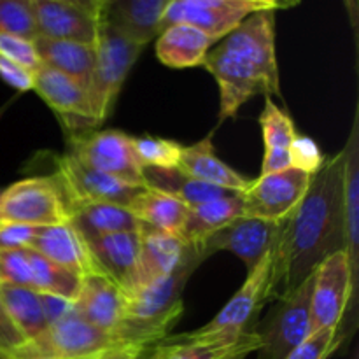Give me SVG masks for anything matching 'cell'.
Segmentation results:
<instances>
[{"label": "cell", "instance_id": "1", "mask_svg": "<svg viewBox=\"0 0 359 359\" xmlns=\"http://www.w3.org/2000/svg\"><path fill=\"white\" fill-rule=\"evenodd\" d=\"M344 161V149L326 158L302 202L283 221L272 249L269 302L297 290L328 256L346 251Z\"/></svg>", "mask_w": 359, "mask_h": 359}, {"label": "cell", "instance_id": "2", "mask_svg": "<svg viewBox=\"0 0 359 359\" xmlns=\"http://www.w3.org/2000/svg\"><path fill=\"white\" fill-rule=\"evenodd\" d=\"M203 262L198 249L174 273L146 284L128 294L126 319L119 337L130 346L149 347L163 340L182 312V290L186 279Z\"/></svg>", "mask_w": 359, "mask_h": 359}, {"label": "cell", "instance_id": "3", "mask_svg": "<svg viewBox=\"0 0 359 359\" xmlns=\"http://www.w3.org/2000/svg\"><path fill=\"white\" fill-rule=\"evenodd\" d=\"M126 346L130 344L95 328L72 311L55 325L48 326L37 339L25 344L11 359H88Z\"/></svg>", "mask_w": 359, "mask_h": 359}, {"label": "cell", "instance_id": "4", "mask_svg": "<svg viewBox=\"0 0 359 359\" xmlns=\"http://www.w3.org/2000/svg\"><path fill=\"white\" fill-rule=\"evenodd\" d=\"M0 223L44 228L69 223V207L55 175L28 177L11 184L0 198Z\"/></svg>", "mask_w": 359, "mask_h": 359}, {"label": "cell", "instance_id": "5", "mask_svg": "<svg viewBox=\"0 0 359 359\" xmlns=\"http://www.w3.org/2000/svg\"><path fill=\"white\" fill-rule=\"evenodd\" d=\"M293 4L277 0H170L161 20V30L184 23L219 42L242 21L259 11H277Z\"/></svg>", "mask_w": 359, "mask_h": 359}, {"label": "cell", "instance_id": "6", "mask_svg": "<svg viewBox=\"0 0 359 359\" xmlns=\"http://www.w3.org/2000/svg\"><path fill=\"white\" fill-rule=\"evenodd\" d=\"M311 293L312 276L280 297L262 326L255 328L259 339L258 359H286L311 335Z\"/></svg>", "mask_w": 359, "mask_h": 359}, {"label": "cell", "instance_id": "7", "mask_svg": "<svg viewBox=\"0 0 359 359\" xmlns=\"http://www.w3.org/2000/svg\"><path fill=\"white\" fill-rule=\"evenodd\" d=\"M97 63L88 86L95 123H102L111 116L126 76L142 53V46L126 41L114 30L100 25L97 39Z\"/></svg>", "mask_w": 359, "mask_h": 359}, {"label": "cell", "instance_id": "8", "mask_svg": "<svg viewBox=\"0 0 359 359\" xmlns=\"http://www.w3.org/2000/svg\"><path fill=\"white\" fill-rule=\"evenodd\" d=\"M133 137L119 130H97L70 139V154L86 167L111 177L146 188L144 167L132 144Z\"/></svg>", "mask_w": 359, "mask_h": 359}, {"label": "cell", "instance_id": "9", "mask_svg": "<svg viewBox=\"0 0 359 359\" xmlns=\"http://www.w3.org/2000/svg\"><path fill=\"white\" fill-rule=\"evenodd\" d=\"M356 293L347 252L328 256L312 273L311 335L325 328H340L347 309L356 304Z\"/></svg>", "mask_w": 359, "mask_h": 359}, {"label": "cell", "instance_id": "10", "mask_svg": "<svg viewBox=\"0 0 359 359\" xmlns=\"http://www.w3.org/2000/svg\"><path fill=\"white\" fill-rule=\"evenodd\" d=\"M272 272V251L263 256L262 262L249 270L241 290L221 309L219 314L191 335L203 339H237L252 330L256 316L269 302V283Z\"/></svg>", "mask_w": 359, "mask_h": 359}, {"label": "cell", "instance_id": "11", "mask_svg": "<svg viewBox=\"0 0 359 359\" xmlns=\"http://www.w3.org/2000/svg\"><path fill=\"white\" fill-rule=\"evenodd\" d=\"M203 67L212 74L219 88V121L233 118L255 95L272 97L258 70L223 42L207 53Z\"/></svg>", "mask_w": 359, "mask_h": 359}, {"label": "cell", "instance_id": "12", "mask_svg": "<svg viewBox=\"0 0 359 359\" xmlns=\"http://www.w3.org/2000/svg\"><path fill=\"white\" fill-rule=\"evenodd\" d=\"M37 37L97 44L102 0H32Z\"/></svg>", "mask_w": 359, "mask_h": 359}, {"label": "cell", "instance_id": "13", "mask_svg": "<svg viewBox=\"0 0 359 359\" xmlns=\"http://www.w3.org/2000/svg\"><path fill=\"white\" fill-rule=\"evenodd\" d=\"M312 175L297 168L259 175L242 193L244 216L280 223L298 207L307 193Z\"/></svg>", "mask_w": 359, "mask_h": 359}, {"label": "cell", "instance_id": "14", "mask_svg": "<svg viewBox=\"0 0 359 359\" xmlns=\"http://www.w3.org/2000/svg\"><path fill=\"white\" fill-rule=\"evenodd\" d=\"M56 168L58 170H56L55 177L58 179L67 207L77 202H105L128 209L133 198L142 189H146L93 170L81 163L70 153L63 154L56 160Z\"/></svg>", "mask_w": 359, "mask_h": 359}, {"label": "cell", "instance_id": "15", "mask_svg": "<svg viewBox=\"0 0 359 359\" xmlns=\"http://www.w3.org/2000/svg\"><path fill=\"white\" fill-rule=\"evenodd\" d=\"M276 13L277 11L270 9L251 14L219 42L248 60L263 77L270 95L280 97L279 65L276 56Z\"/></svg>", "mask_w": 359, "mask_h": 359}, {"label": "cell", "instance_id": "16", "mask_svg": "<svg viewBox=\"0 0 359 359\" xmlns=\"http://www.w3.org/2000/svg\"><path fill=\"white\" fill-rule=\"evenodd\" d=\"M280 226H283V221L273 223V221L244 216L235 219L228 226L221 228L212 237L195 248L198 249L203 259L217 251L233 252L245 263L249 272L262 262L266 252L272 251L279 237Z\"/></svg>", "mask_w": 359, "mask_h": 359}, {"label": "cell", "instance_id": "17", "mask_svg": "<svg viewBox=\"0 0 359 359\" xmlns=\"http://www.w3.org/2000/svg\"><path fill=\"white\" fill-rule=\"evenodd\" d=\"M95 272L118 284L126 294L140 287V233L102 235L86 241Z\"/></svg>", "mask_w": 359, "mask_h": 359}, {"label": "cell", "instance_id": "18", "mask_svg": "<svg viewBox=\"0 0 359 359\" xmlns=\"http://www.w3.org/2000/svg\"><path fill=\"white\" fill-rule=\"evenodd\" d=\"M126 309L128 294L118 284L97 272L83 277L79 293L74 300V311L90 325L121 339L119 332L125 325Z\"/></svg>", "mask_w": 359, "mask_h": 359}, {"label": "cell", "instance_id": "19", "mask_svg": "<svg viewBox=\"0 0 359 359\" xmlns=\"http://www.w3.org/2000/svg\"><path fill=\"white\" fill-rule=\"evenodd\" d=\"M168 2L170 0H102L100 25L144 48L160 35Z\"/></svg>", "mask_w": 359, "mask_h": 359}, {"label": "cell", "instance_id": "20", "mask_svg": "<svg viewBox=\"0 0 359 359\" xmlns=\"http://www.w3.org/2000/svg\"><path fill=\"white\" fill-rule=\"evenodd\" d=\"M259 347L255 328L237 339H203L191 333L168 339L151 351L154 359H245Z\"/></svg>", "mask_w": 359, "mask_h": 359}, {"label": "cell", "instance_id": "21", "mask_svg": "<svg viewBox=\"0 0 359 359\" xmlns=\"http://www.w3.org/2000/svg\"><path fill=\"white\" fill-rule=\"evenodd\" d=\"M139 233L140 287L174 273L196 251L195 245L186 244L184 241H181L179 235L154 230V228L146 226V224H142Z\"/></svg>", "mask_w": 359, "mask_h": 359}, {"label": "cell", "instance_id": "22", "mask_svg": "<svg viewBox=\"0 0 359 359\" xmlns=\"http://www.w3.org/2000/svg\"><path fill=\"white\" fill-rule=\"evenodd\" d=\"M30 249L81 279L95 272L86 241L70 223L39 228Z\"/></svg>", "mask_w": 359, "mask_h": 359}, {"label": "cell", "instance_id": "23", "mask_svg": "<svg viewBox=\"0 0 359 359\" xmlns=\"http://www.w3.org/2000/svg\"><path fill=\"white\" fill-rule=\"evenodd\" d=\"M359 109L353 119L349 140L344 153V228H346V252L351 263L354 286L359 284Z\"/></svg>", "mask_w": 359, "mask_h": 359}, {"label": "cell", "instance_id": "24", "mask_svg": "<svg viewBox=\"0 0 359 359\" xmlns=\"http://www.w3.org/2000/svg\"><path fill=\"white\" fill-rule=\"evenodd\" d=\"M179 170L200 182L217 186V188L231 189V191L244 193L252 182V179L244 177L237 170L219 160L214 151L210 135L202 139L193 146H184L179 160Z\"/></svg>", "mask_w": 359, "mask_h": 359}, {"label": "cell", "instance_id": "25", "mask_svg": "<svg viewBox=\"0 0 359 359\" xmlns=\"http://www.w3.org/2000/svg\"><path fill=\"white\" fill-rule=\"evenodd\" d=\"M34 90L49 107L60 114L95 123L88 90L72 77L41 65L34 72Z\"/></svg>", "mask_w": 359, "mask_h": 359}, {"label": "cell", "instance_id": "26", "mask_svg": "<svg viewBox=\"0 0 359 359\" xmlns=\"http://www.w3.org/2000/svg\"><path fill=\"white\" fill-rule=\"evenodd\" d=\"M69 223L84 241L102 235L140 231L142 223L126 207L105 202H77L69 205Z\"/></svg>", "mask_w": 359, "mask_h": 359}, {"label": "cell", "instance_id": "27", "mask_svg": "<svg viewBox=\"0 0 359 359\" xmlns=\"http://www.w3.org/2000/svg\"><path fill=\"white\" fill-rule=\"evenodd\" d=\"M217 42L191 25L177 23L160 32L156 39V56L170 69L200 67L207 53Z\"/></svg>", "mask_w": 359, "mask_h": 359}, {"label": "cell", "instance_id": "28", "mask_svg": "<svg viewBox=\"0 0 359 359\" xmlns=\"http://www.w3.org/2000/svg\"><path fill=\"white\" fill-rule=\"evenodd\" d=\"M41 65L72 77L88 90L97 63V48L72 41L37 37L34 41Z\"/></svg>", "mask_w": 359, "mask_h": 359}, {"label": "cell", "instance_id": "29", "mask_svg": "<svg viewBox=\"0 0 359 359\" xmlns=\"http://www.w3.org/2000/svg\"><path fill=\"white\" fill-rule=\"evenodd\" d=\"M238 217H244V200L241 195L210 200L200 205L189 207L179 237L189 245H200L212 237L221 228L228 226Z\"/></svg>", "mask_w": 359, "mask_h": 359}, {"label": "cell", "instance_id": "30", "mask_svg": "<svg viewBox=\"0 0 359 359\" xmlns=\"http://www.w3.org/2000/svg\"><path fill=\"white\" fill-rule=\"evenodd\" d=\"M144 184H146V188L175 196L188 207L200 205V203L210 202V200L241 195L238 191H231V189L217 188V186L196 181V179L189 177L179 168L163 170V168L144 167Z\"/></svg>", "mask_w": 359, "mask_h": 359}, {"label": "cell", "instance_id": "31", "mask_svg": "<svg viewBox=\"0 0 359 359\" xmlns=\"http://www.w3.org/2000/svg\"><path fill=\"white\" fill-rule=\"evenodd\" d=\"M128 210L146 226L179 235L189 207L175 196L146 188L133 198Z\"/></svg>", "mask_w": 359, "mask_h": 359}, {"label": "cell", "instance_id": "32", "mask_svg": "<svg viewBox=\"0 0 359 359\" xmlns=\"http://www.w3.org/2000/svg\"><path fill=\"white\" fill-rule=\"evenodd\" d=\"M0 302L27 342L48 328L37 291L0 283Z\"/></svg>", "mask_w": 359, "mask_h": 359}, {"label": "cell", "instance_id": "33", "mask_svg": "<svg viewBox=\"0 0 359 359\" xmlns=\"http://www.w3.org/2000/svg\"><path fill=\"white\" fill-rule=\"evenodd\" d=\"M30 265H32V290L37 293L56 294V297L67 298L74 304L81 287V277L62 266L55 265L49 259L42 258L39 252L30 249Z\"/></svg>", "mask_w": 359, "mask_h": 359}, {"label": "cell", "instance_id": "34", "mask_svg": "<svg viewBox=\"0 0 359 359\" xmlns=\"http://www.w3.org/2000/svg\"><path fill=\"white\" fill-rule=\"evenodd\" d=\"M132 144L142 167L163 168V170L179 167L182 147H184L175 140L151 135L137 137V139L133 137Z\"/></svg>", "mask_w": 359, "mask_h": 359}, {"label": "cell", "instance_id": "35", "mask_svg": "<svg viewBox=\"0 0 359 359\" xmlns=\"http://www.w3.org/2000/svg\"><path fill=\"white\" fill-rule=\"evenodd\" d=\"M0 35L35 41L39 35L32 0H0Z\"/></svg>", "mask_w": 359, "mask_h": 359}, {"label": "cell", "instance_id": "36", "mask_svg": "<svg viewBox=\"0 0 359 359\" xmlns=\"http://www.w3.org/2000/svg\"><path fill=\"white\" fill-rule=\"evenodd\" d=\"M263 140L266 147L276 149H287L297 137V126L287 112L280 111L270 97L265 98V109L259 116Z\"/></svg>", "mask_w": 359, "mask_h": 359}, {"label": "cell", "instance_id": "37", "mask_svg": "<svg viewBox=\"0 0 359 359\" xmlns=\"http://www.w3.org/2000/svg\"><path fill=\"white\" fill-rule=\"evenodd\" d=\"M0 283L32 290L30 249L0 252Z\"/></svg>", "mask_w": 359, "mask_h": 359}, {"label": "cell", "instance_id": "38", "mask_svg": "<svg viewBox=\"0 0 359 359\" xmlns=\"http://www.w3.org/2000/svg\"><path fill=\"white\" fill-rule=\"evenodd\" d=\"M340 328H325L309 335L286 359H328L342 342Z\"/></svg>", "mask_w": 359, "mask_h": 359}, {"label": "cell", "instance_id": "39", "mask_svg": "<svg viewBox=\"0 0 359 359\" xmlns=\"http://www.w3.org/2000/svg\"><path fill=\"white\" fill-rule=\"evenodd\" d=\"M287 151L291 156V168H297L309 175H314L326 160L316 140L307 135H300V133H297Z\"/></svg>", "mask_w": 359, "mask_h": 359}, {"label": "cell", "instance_id": "40", "mask_svg": "<svg viewBox=\"0 0 359 359\" xmlns=\"http://www.w3.org/2000/svg\"><path fill=\"white\" fill-rule=\"evenodd\" d=\"M0 56L32 70V72H35L41 67V60L35 51L34 41H28V39L0 35Z\"/></svg>", "mask_w": 359, "mask_h": 359}, {"label": "cell", "instance_id": "41", "mask_svg": "<svg viewBox=\"0 0 359 359\" xmlns=\"http://www.w3.org/2000/svg\"><path fill=\"white\" fill-rule=\"evenodd\" d=\"M39 228L18 223H0V252L30 249Z\"/></svg>", "mask_w": 359, "mask_h": 359}, {"label": "cell", "instance_id": "42", "mask_svg": "<svg viewBox=\"0 0 359 359\" xmlns=\"http://www.w3.org/2000/svg\"><path fill=\"white\" fill-rule=\"evenodd\" d=\"M25 344H27V340L21 335L20 330L16 328L13 319L7 314L6 307L0 302V353L13 358Z\"/></svg>", "mask_w": 359, "mask_h": 359}, {"label": "cell", "instance_id": "43", "mask_svg": "<svg viewBox=\"0 0 359 359\" xmlns=\"http://www.w3.org/2000/svg\"><path fill=\"white\" fill-rule=\"evenodd\" d=\"M0 79L18 91L34 90V72L0 56Z\"/></svg>", "mask_w": 359, "mask_h": 359}, {"label": "cell", "instance_id": "44", "mask_svg": "<svg viewBox=\"0 0 359 359\" xmlns=\"http://www.w3.org/2000/svg\"><path fill=\"white\" fill-rule=\"evenodd\" d=\"M39 298H41L42 312H44V319L48 326L55 325L56 321H60V319H63L74 311V304L67 298L48 293H39Z\"/></svg>", "mask_w": 359, "mask_h": 359}, {"label": "cell", "instance_id": "45", "mask_svg": "<svg viewBox=\"0 0 359 359\" xmlns=\"http://www.w3.org/2000/svg\"><path fill=\"white\" fill-rule=\"evenodd\" d=\"M291 168V156L287 149H276V147H266L265 156H263L262 172L259 175L276 174Z\"/></svg>", "mask_w": 359, "mask_h": 359}, {"label": "cell", "instance_id": "46", "mask_svg": "<svg viewBox=\"0 0 359 359\" xmlns=\"http://www.w3.org/2000/svg\"><path fill=\"white\" fill-rule=\"evenodd\" d=\"M146 349L147 347H137V346L118 347V349L107 351V353H102L98 354V356H93L90 359H137Z\"/></svg>", "mask_w": 359, "mask_h": 359}, {"label": "cell", "instance_id": "47", "mask_svg": "<svg viewBox=\"0 0 359 359\" xmlns=\"http://www.w3.org/2000/svg\"><path fill=\"white\" fill-rule=\"evenodd\" d=\"M147 349H149V347H147ZM147 349L144 351V353L140 354V356L137 358V359H154V358H153V354H151V353H147Z\"/></svg>", "mask_w": 359, "mask_h": 359}, {"label": "cell", "instance_id": "48", "mask_svg": "<svg viewBox=\"0 0 359 359\" xmlns=\"http://www.w3.org/2000/svg\"><path fill=\"white\" fill-rule=\"evenodd\" d=\"M0 359H11L9 356H7V354H4V353H0Z\"/></svg>", "mask_w": 359, "mask_h": 359}, {"label": "cell", "instance_id": "49", "mask_svg": "<svg viewBox=\"0 0 359 359\" xmlns=\"http://www.w3.org/2000/svg\"><path fill=\"white\" fill-rule=\"evenodd\" d=\"M2 191H4V189H0V198H2Z\"/></svg>", "mask_w": 359, "mask_h": 359}, {"label": "cell", "instance_id": "50", "mask_svg": "<svg viewBox=\"0 0 359 359\" xmlns=\"http://www.w3.org/2000/svg\"><path fill=\"white\" fill-rule=\"evenodd\" d=\"M39 359H51V358H39ZM88 359H90V358H88Z\"/></svg>", "mask_w": 359, "mask_h": 359}]
</instances>
